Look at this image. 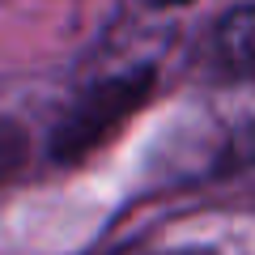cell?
<instances>
[{"label": "cell", "mask_w": 255, "mask_h": 255, "mask_svg": "<svg viewBox=\"0 0 255 255\" xmlns=\"http://www.w3.org/2000/svg\"><path fill=\"white\" fill-rule=\"evenodd\" d=\"M213 60L226 77L255 81V4L230 9L213 30Z\"/></svg>", "instance_id": "cell-2"}, {"label": "cell", "mask_w": 255, "mask_h": 255, "mask_svg": "<svg viewBox=\"0 0 255 255\" xmlns=\"http://www.w3.org/2000/svg\"><path fill=\"white\" fill-rule=\"evenodd\" d=\"M153 64H145V68H128L119 77H107V81H94L90 90H81L51 132V157L55 162L90 157L102 140H111L145 107V98L153 94Z\"/></svg>", "instance_id": "cell-1"}, {"label": "cell", "mask_w": 255, "mask_h": 255, "mask_svg": "<svg viewBox=\"0 0 255 255\" xmlns=\"http://www.w3.org/2000/svg\"><path fill=\"white\" fill-rule=\"evenodd\" d=\"M157 9H174V4H187V0H153Z\"/></svg>", "instance_id": "cell-4"}, {"label": "cell", "mask_w": 255, "mask_h": 255, "mask_svg": "<svg viewBox=\"0 0 255 255\" xmlns=\"http://www.w3.org/2000/svg\"><path fill=\"white\" fill-rule=\"evenodd\" d=\"M30 162V136L26 128L13 124V119H0V187L13 183Z\"/></svg>", "instance_id": "cell-3"}, {"label": "cell", "mask_w": 255, "mask_h": 255, "mask_svg": "<svg viewBox=\"0 0 255 255\" xmlns=\"http://www.w3.org/2000/svg\"><path fill=\"white\" fill-rule=\"evenodd\" d=\"M174 255H213V251H174Z\"/></svg>", "instance_id": "cell-5"}]
</instances>
